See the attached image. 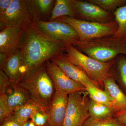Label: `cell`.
Segmentation results:
<instances>
[{
  "instance_id": "cell-28",
  "label": "cell",
  "mask_w": 126,
  "mask_h": 126,
  "mask_svg": "<svg viewBox=\"0 0 126 126\" xmlns=\"http://www.w3.org/2000/svg\"><path fill=\"white\" fill-rule=\"evenodd\" d=\"M11 83L9 77L2 70H0V94H4Z\"/></svg>"
},
{
  "instance_id": "cell-18",
  "label": "cell",
  "mask_w": 126,
  "mask_h": 126,
  "mask_svg": "<svg viewBox=\"0 0 126 126\" xmlns=\"http://www.w3.org/2000/svg\"><path fill=\"white\" fill-rule=\"evenodd\" d=\"M63 16L77 19L74 0H56L49 21L55 20Z\"/></svg>"
},
{
  "instance_id": "cell-13",
  "label": "cell",
  "mask_w": 126,
  "mask_h": 126,
  "mask_svg": "<svg viewBox=\"0 0 126 126\" xmlns=\"http://www.w3.org/2000/svg\"><path fill=\"white\" fill-rule=\"evenodd\" d=\"M26 29L19 27L5 28L0 32V52L11 54L20 49Z\"/></svg>"
},
{
  "instance_id": "cell-2",
  "label": "cell",
  "mask_w": 126,
  "mask_h": 126,
  "mask_svg": "<svg viewBox=\"0 0 126 126\" xmlns=\"http://www.w3.org/2000/svg\"><path fill=\"white\" fill-rule=\"evenodd\" d=\"M17 82L26 91L31 100L47 110L52 101L55 89L47 72L46 62L21 77Z\"/></svg>"
},
{
  "instance_id": "cell-19",
  "label": "cell",
  "mask_w": 126,
  "mask_h": 126,
  "mask_svg": "<svg viewBox=\"0 0 126 126\" xmlns=\"http://www.w3.org/2000/svg\"><path fill=\"white\" fill-rule=\"evenodd\" d=\"M111 73L126 95V55L121 54L116 57Z\"/></svg>"
},
{
  "instance_id": "cell-21",
  "label": "cell",
  "mask_w": 126,
  "mask_h": 126,
  "mask_svg": "<svg viewBox=\"0 0 126 126\" xmlns=\"http://www.w3.org/2000/svg\"><path fill=\"white\" fill-rule=\"evenodd\" d=\"M86 90L90 99L99 103L113 108L118 112L115 103L106 91L102 90L94 85L87 87Z\"/></svg>"
},
{
  "instance_id": "cell-33",
  "label": "cell",
  "mask_w": 126,
  "mask_h": 126,
  "mask_svg": "<svg viewBox=\"0 0 126 126\" xmlns=\"http://www.w3.org/2000/svg\"><path fill=\"white\" fill-rule=\"evenodd\" d=\"M22 126H37L32 120H28L23 124Z\"/></svg>"
},
{
  "instance_id": "cell-23",
  "label": "cell",
  "mask_w": 126,
  "mask_h": 126,
  "mask_svg": "<svg viewBox=\"0 0 126 126\" xmlns=\"http://www.w3.org/2000/svg\"><path fill=\"white\" fill-rule=\"evenodd\" d=\"M118 27L114 36L126 42V5L118 8L113 13Z\"/></svg>"
},
{
  "instance_id": "cell-22",
  "label": "cell",
  "mask_w": 126,
  "mask_h": 126,
  "mask_svg": "<svg viewBox=\"0 0 126 126\" xmlns=\"http://www.w3.org/2000/svg\"><path fill=\"white\" fill-rule=\"evenodd\" d=\"M42 109H43L30 100L23 106L15 109L13 115L23 124L30 118L34 113Z\"/></svg>"
},
{
  "instance_id": "cell-5",
  "label": "cell",
  "mask_w": 126,
  "mask_h": 126,
  "mask_svg": "<svg viewBox=\"0 0 126 126\" xmlns=\"http://www.w3.org/2000/svg\"><path fill=\"white\" fill-rule=\"evenodd\" d=\"M55 20L63 21L71 25L77 32L79 40L81 41L112 36L118 27L115 20L110 23H101L80 20L67 16H61Z\"/></svg>"
},
{
  "instance_id": "cell-32",
  "label": "cell",
  "mask_w": 126,
  "mask_h": 126,
  "mask_svg": "<svg viewBox=\"0 0 126 126\" xmlns=\"http://www.w3.org/2000/svg\"><path fill=\"white\" fill-rule=\"evenodd\" d=\"M11 54L0 52V68L2 69Z\"/></svg>"
},
{
  "instance_id": "cell-8",
  "label": "cell",
  "mask_w": 126,
  "mask_h": 126,
  "mask_svg": "<svg viewBox=\"0 0 126 126\" xmlns=\"http://www.w3.org/2000/svg\"><path fill=\"white\" fill-rule=\"evenodd\" d=\"M34 21L43 33L52 38L71 44L79 40L78 35L75 30L65 22L57 20Z\"/></svg>"
},
{
  "instance_id": "cell-3",
  "label": "cell",
  "mask_w": 126,
  "mask_h": 126,
  "mask_svg": "<svg viewBox=\"0 0 126 126\" xmlns=\"http://www.w3.org/2000/svg\"><path fill=\"white\" fill-rule=\"evenodd\" d=\"M72 45L79 51L101 63L114 60L119 55H126V42L114 35L87 41H77Z\"/></svg>"
},
{
  "instance_id": "cell-15",
  "label": "cell",
  "mask_w": 126,
  "mask_h": 126,
  "mask_svg": "<svg viewBox=\"0 0 126 126\" xmlns=\"http://www.w3.org/2000/svg\"><path fill=\"white\" fill-rule=\"evenodd\" d=\"M5 94L7 96V103L13 112L16 109L23 106L31 100L26 91L17 82L11 81Z\"/></svg>"
},
{
  "instance_id": "cell-24",
  "label": "cell",
  "mask_w": 126,
  "mask_h": 126,
  "mask_svg": "<svg viewBox=\"0 0 126 126\" xmlns=\"http://www.w3.org/2000/svg\"><path fill=\"white\" fill-rule=\"evenodd\" d=\"M104 10L114 13L117 9L126 5V0H88Z\"/></svg>"
},
{
  "instance_id": "cell-20",
  "label": "cell",
  "mask_w": 126,
  "mask_h": 126,
  "mask_svg": "<svg viewBox=\"0 0 126 126\" xmlns=\"http://www.w3.org/2000/svg\"><path fill=\"white\" fill-rule=\"evenodd\" d=\"M88 109L90 117L98 119L115 116L117 112L113 108L99 103L90 98L89 99Z\"/></svg>"
},
{
  "instance_id": "cell-10",
  "label": "cell",
  "mask_w": 126,
  "mask_h": 126,
  "mask_svg": "<svg viewBox=\"0 0 126 126\" xmlns=\"http://www.w3.org/2000/svg\"><path fill=\"white\" fill-rule=\"evenodd\" d=\"M46 67L55 90L68 95L78 92H86L85 86L68 77L51 60L46 61Z\"/></svg>"
},
{
  "instance_id": "cell-27",
  "label": "cell",
  "mask_w": 126,
  "mask_h": 126,
  "mask_svg": "<svg viewBox=\"0 0 126 126\" xmlns=\"http://www.w3.org/2000/svg\"><path fill=\"white\" fill-rule=\"evenodd\" d=\"M37 126H48V117L46 110L42 109L36 112L30 118Z\"/></svg>"
},
{
  "instance_id": "cell-6",
  "label": "cell",
  "mask_w": 126,
  "mask_h": 126,
  "mask_svg": "<svg viewBox=\"0 0 126 126\" xmlns=\"http://www.w3.org/2000/svg\"><path fill=\"white\" fill-rule=\"evenodd\" d=\"M88 93L78 92L68 94L65 118L62 126H83L90 117Z\"/></svg>"
},
{
  "instance_id": "cell-16",
  "label": "cell",
  "mask_w": 126,
  "mask_h": 126,
  "mask_svg": "<svg viewBox=\"0 0 126 126\" xmlns=\"http://www.w3.org/2000/svg\"><path fill=\"white\" fill-rule=\"evenodd\" d=\"M103 88L115 103L118 112L126 110V95L116 83L111 73L104 81Z\"/></svg>"
},
{
  "instance_id": "cell-29",
  "label": "cell",
  "mask_w": 126,
  "mask_h": 126,
  "mask_svg": "<svg viewBox=\"0 0 126 126\" xmlns=\"http://www.w3.org/2000/svg\"><path fill=\"white\" fill-rule=\"evenodd\" d=\"M23 125L13 114L0 123V126H22Z\"/></svg>"
},
{
  "instance_id": "cell-31",
  "label": "cell",
  "mask_w": 126,
  "mask_h": 126,
  "mask_svg": "<svg viewBox=\"0 0 126 126\" xmlns=\"http://www.w3.org/2000/svg\"><path fill=\"white\" fill-rule=\"evenodd\" d=\"M13 0H0V15L4 13Z\"/></svg>"
},
{
  "instance_id": "cell-30",
  "label": "cell",
  "mask_w": 126,
  "mask_h": 126,
  "mask_svg": "<svg viewBox=\"0 0 126 126\" xmlns=\"http://www.w3.org/2000/svg\"><path fill=\"white\" fill-rule=\"evenodd\" d=\"M115 116L121 123L126 126V109L117 112Z\"/></svg>"
},
{
  "instance_id": "cell-25",
  "label": "cell",
  "mask_w": 126,
  "mask_h": 126,
  "mask_svg": "<svg viewBox=\"0 0 126 126\" xmlns=\"http://www.w3.org/2000/svg\"><path fill=\"white\" fill-rule=\"evenodd\" d=\"M83 126H126L121 123L115 116L105 118L90 117L86 121Z\"/></svg>"
},
{
  "instance_id": "cell-17",
  "label": "cell",
  "mask_w": 126,
  "mask_h": 126,
  "mask_svg": "<svg viewBox=\"0 0 126 126\" xmlns=\"http://www.w3.org/2000/svg\"><path fill=\"white\" fill-rule=\"evenodd\" d=\"M22 62V54L19 49L10 55L1 70L4 71L12 82H18L20 77V69Z\"/></svg>"
},
{
  "instance_id": "cell-11",
  "label": "cell",
  "mask_w": 126,
  "mask_h": 126,
  "mask_svg": "<svg viewBox=\"0 0 126 126\" xmlns=\"http://www.w3.org/2000/svg\"><path fill=\"white\" fill-rule=\"evenodd\" d=\"M50 60L72 80L82 84L86 88L93 85L99 88L96 84L90 79L82 69L67 59L64 53L57 55Z\"/></svg>"
},
{
  "instance_id": "cell-7",
  "label": "cell",
  "mask_w": 126,
  "mask_h": 126,
  "mask_svg": "<svg viewBox=\"0 0 126 126\" xmlns=\"http://www.w3.org/2000/svg\"><path fill=\"white\" fill-rule=\"evenodd\" d=\"M33 21L27 0H13L4 13L0 15V30L10 27L26 29Z\"/></svg>"
},
{
  "instance_id": "cell-1",
  "label": "cell",
  "mask_w": 126,
  "mask_h": 126,
  "mask_svg": "<svg viewBox=\"0 0 126 126\" xmlns=\"http://www.w3.org/2000/svg\"><path fill=\"white\" fill-rule=\"evenodd\" d=\"M68 44L43 33L33 20L25 30L20 48L22 56L20 79L54 56L66 52Z\"/></svg>"
},
{
  "instance_id": "cell-26",
  "label": "cell",
  "mask_w": 126,
  "mask_h": 126,
  "mask_svg": "<svg viewBox=\"0 0 126 126\" xmlns=\"http://www.w3.org/2000/svg\"><path fill=\"white\" fill-rule=\"evenodd\" d=\"M13 111L10 107L7 102L5 94H0V122L10 117L13 114Z\"/></svg>"
},
{
  "instance_id": "cell-14",
  "label": "cell",
  "mask_w": 126,
  "mask_h": 126,
  "mask_svg": "<svg viewBox=\"0 0 126 126\" xmlns=\"http://www.w3.org/2000/svg\"><path fill=\"white\" fill-rule=\"evenodd\" d=\"M55 1L27 0L30 12L33 20L49 21Z\"/></svg>"
},
{
  "instance_id": "cell-12",
  "label": "cell",
  "mask_w": 126,
  "mask_h": 126,
  "mask_svg": "<svg viewBox=\"0 0 126 126\" xmlns=\"http://www.w3.org/2000/svg\"><path fill=\"white\" fill-rule=\"evenodd\" d=\"M68 95L55 90L51 103L46 110L48 126H62L65 118Z\"/></svg>"
},
{
  "instance_id": "cell-4",
  "label": "cell",
  "mask_w": 126,
  "mask_h": 126,
  "mask_svg": "<svg viewBox=\"0 0 126 126\" xmlns=\"http://www.w3.org/2000/svg\"><path fill=\"white\" fill-rule=\"evenodd\" d=\"M65 56L70 62L82 69L99 88H103L104 81L110 75L114 60L101 63L90 58L78 50L71 44L66 47Z\"/></svg>"
},
{
  "instance_id": "cell-9",
  "label": "cell",
  "mask_w": 126,
  "mask_h": 126,
  "mask_svg": "<svg viewBox=\"0 0 126 126\" xmlns=\"http://www.w3.org/2000/svg\"><path fill=\"white\" fill-rule=\"evenodd\" d=\"M77 19L80 20L101 23L115 21L112 12L104 10L97 5L88 0H74Z\"/></svg>"
}]
</instances>
